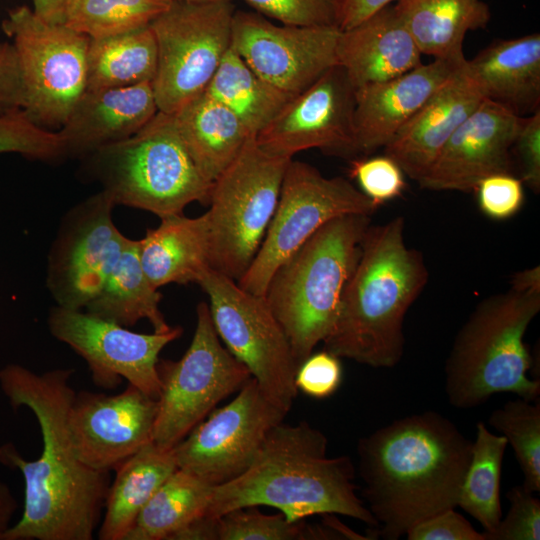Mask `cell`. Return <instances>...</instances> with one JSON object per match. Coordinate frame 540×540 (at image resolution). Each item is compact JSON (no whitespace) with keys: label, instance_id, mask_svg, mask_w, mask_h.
I'll list each match as a JSON object with an SVG mask.
<instances>
[{"label":"cell","instance_id":"1","mask_svg":"<svg viewBox=\"0 0 540 540\" xmlns=\"http://www.w3.org/2000/svg\"><path fill=\"white\" fill-rule=\"evenodd\" d=\"M72 368L35 373L18 364L0 369V387L13 408L35 415L43 448L26 460L12 443L0 447V462L24 479V509L2 540H91L110 486L108 471L82 463L73 448L67 416L75 391Z\"/></svg>","mask_w":540,"mask_h":540},{"label":"cell","instance_id":"2","mask_svg":"<svg viewBox=\"0 0 540 540\" xmlns=\"http://www.w3.org/2000/svg\"><path fill=\"white\" fill-rule=\"evenodd\" d=\"M472 442L435 411L396 419L359 439L362 497L378 525L373 536L396 540L456 508Z\"/></svg>","mask_w":540,"mask_h":540},{"label":"cell","instance_id":"3","mask_svg":"<svg viewBox=\"0 0 540 540\" xmlns=\"http://www.w3.org/2000/svg\"><path fill=\"white\" fill-rule=\"evenodd\" d=\"M327 450L324 433L305 421L276 425L246 471L213 487L203 515L262 505L278 509L290 521L340 514L375 530L377 522L357 494L351 458L328 457Z\"/></svg>","mask_w":540,"mask_h":540},{"label":"cell","instance_id":"4","mask_svg":"<svg viewBox=\"0 0 540 540\" xmlns=\"http://www.w3.org/2000/svg\"><path fill=\"white\" fill-rule=\"evenodd\" d=\"M404 228L402 216L367 228L324 350L373 368L401 361L405 315L428 281L424 257L406 245Z\"/></svg>","mask_w":540,"mask_h":540},{"label":"cell","instance_id":"5","mask_svg":"<svg viewBox=\"0 0 540 540\" xmlns=\"http://www.w3.org/2000/svg\"><path fill=\"white\" fill-rule=\"evenodd\" d=\"M370 217L347 214L328 221L277 268L267 285L264 298L297 367L334 329Z\"/></svg>","mask_w":540,"mask_h":540},{"label":"cell","instance_id":"6","mask_svg":"<svg viewBox=\"0 0 540 540\" xmlns=\"http://www.w3.org/2000/svg\"><path fill=\"white\" fill-rule=\"evenodd\" d=\"M539 311L540 292L513 288L478 303L446 360L445 393L453 407L475 408L498 393L539 399L540 380L527 376L532 359L524 343Z\"/></svg>","mask_w":540,"mask_h":540},{"label":"cell","instance_id":"7","mask_svg":"<svg viewBox=\"0 0 540 540\" xmlns=\"http://www.w3.org/2000/svg\"><path fill=\"white\" fill-rule=\"evenodd\" d=\"M88 172L113 203L160 219L183 214L192 202L209 204L212 184L200 172L173 114L158 111L136 134L86 156Z\"/></svg>","mask_w":540,"mask_h":540},{"label":"cell","instance_id":"8","mask_svg":"<svg viewBox=\"0 0 540 540\" xmlns=\"http://www.w3.org/2000/svg\"><path fill=\"white\" fill-rule=\"evenodd\" d=\"M292 158L276 156L248 140L213 182L209 209V266L239 281L250 266L275 212Z\"/></svg>","mask_w":540,"mask_h":540},{"label":"cell","instance_id":"9","mask_svg":"<svg viewBox=\"0 0 540 540\" xmlns=\"http://www.w3.org/2000/svg\"><path fill=\"white\" fill-rule=\"evenodd\" d=\"M196 313L195 332L184 355L177 361L159 359L157 365L160 391L153 442L164 449H173L252 377L221 344L208 304L199 303Z\"/></svg>","mask_w":540,"mask_h":540},{"label":"cell","instance_id":"10","mask_svg":"<svg viewBox=\"0 0 540 540\" xmlns=\"http://www.w3.org/2000/svg\"><path fill=\"white\" fill-rule=\"evenodd\" d=\"M2 29L17 53L24 112L45 129L61 128L86 90L90 37L45 22L27 6L10 10Z\"/></svg>","mask_w":540,"mask_h":540},{"label":"cell","instance_id":"11","mask_svg":"<svg viewBox=\"0 0 540 540\" xmlns=\"http://www.w3.org/2000/svg\"><path fill=\"white\" fill-rule=\"evenodd\" d=\"M377 209L349 180L325 177L314 166L292 158L265 237L238 285L264 296L277 268L320 227L341 215L372 216Z\"/></svg>","mask_w":540,"mask_h":540},{"label":"cell","instance_id":"12","mask_svg":"<svg viewBox=\"0 0 540 540\" xmlns=\"http://www.w3.org/2000/svg\"><path fill=\"white\" fill-rule=\"evenodd\" d=\"M197 284L209 297L214 328L229 352L256 380L264 395L282 410L297 396L298 369L290 342L264 296L208 268Z\"/></svg>","mask_w":540,"mask_h":540},{"label":"cell","instance_id":"13","mask_svg":"<svg viewBox=\"0 0 540 540\" xmlns=\"http://www.w3.org/2000/svg\"><path fill=\"white\" fill-rule=\"evenodd\" d=\"M232 2L173 1L150 27L157 45L152 82L158 110L173 114L205 91L231 46Z\"/></svg>","mask_w":540,"mask_h":540},{"label":"cell","instance_id":"14","mask_svg":"<svg viewBox=\"0 0 540 540\" xmlns=\"http://www.w3.org/2000/svg\"><path fill=\"white\" fill-rule=\"evenodd\" d=\"M286 415L250 377L231 402L214 409L173 448L177 467L213 486L229 482L248 469Z\"/></svg>","mask_w":540,"mask_h":540},{"label":"cell","instance_id":"15","mask_svg":"<svg viewBox=\"0 0 540 540\" xmlns=\"http://www.w3.org/2000/svg\"><path fill=\"white\" fill-rule=\"evenodd\" d=\"M115 204L103 190L62 219L48 256L46 285L57 306L82 310L97 295L130 238L115 226Z\"/></svg>","mask_w":540,"mask_h":540},{"label":"cell","instance_id":"16","mask_svg":"<svg viewBox=\"0 0 540 540\" xmlns=\"http://www.w3.org/2000/svg\"><path fill=\"white\" fill-rule=\"evenodd\" d=\"M47 323L54 338L86 361L96 386L114 389L126 379L156 399L160 391L159 354L182 334L181 327L163 333H138L86 311L59 306L50 310Z\"/></svg>","mask_w":540,"mask_h":540},{"label":"cell","instance_id":"17","mask_svg":"<svg viewBox=\"0 0 540 540\" xmlns=\"http://www.w3.org/2000/svg\"><path fill=\"white\" fill-rule=\"evenodd\" d=\"M337 26L276 24L257 12L235 11L231 47L262 79L295 96L337 65Z\"/></svg>","mask_w":540,"mask_h":540},{"label":"cell","instance_id":"18","mask_svg":"<svg viewBox=\"0 0 540 540\" xmlns=\"http://www.w3.org/2000/svg\"><path fill=\"white\" fill-rule=\"evenodd\" d=\"M355 88L335 65L293 96L255 137L264 151L281 157L319 149L339 157L358 155L354 135Z\"/></svg>","mask_w":540,"mask_h":540},{"label":"cell","instance_id":"19","mask_svg":"<svg viewBox=\"0 0 540 540\" xmlns=\"http://www.w3.org/2000/svg\"><path fill=\"white\" fill-rule=\"evenodd\" d=\"M157 399L128 384L116 395L75 393L67 422L74 451L86 466L116 469L153 441Z\"/></svg>","mask_w":540,"mask_h":540},{"label":"cell","instance_id":"20","mask_svg":"<svg viewBox=\"0 0 540 540\" xmlns=\"http://www.w3.org/2000/svg\"><path fill=\"white\" fill-rule=\"evenodd\" d=\"M519 116L485 98L445 143L421 188L434 191H474L494 174L512 173L511 151L521 126Z\"/></svg>","mask_w":540,"mask_h":540},{"label":"cell","instance_id":"21","mask_svg":"<svg viewBox=\"0 0 540 540\" xmlns=\"http://www.w3.org/2000/svg\"><path fill=\"white\" fill-rule=\"evenodd\" d=\"M485 98L466 60L398 130L384 147L385 155L419 182L452 134Z\"/></svg>","mask_w":540,"mask_h":540},{"label":"cell","instance_id":"22","mask_svg":"<svg viewBox=\"0 0 540 540\" xmlns=\"http://www.w3.org/2000/svg\"><path fill=\"white\" fill-rule=\"evenodd\" d=\"M466 61L434 59L396 78L355 89L358 154L385 147L426 100Z\"/></svg>","mask_w":540,"mask_h":540},{"label":"cell","instance_id":"23","mask_svg":"<svg viewBox=\"0 0 540 540\" xmlns=\"http://www.w3.org/2000/svg\"><path fill=\"white\" fill-rule=\"evenodd\" d=\"M152 83L85 90L58 132L65 156L81 157L125 140L158 112Z\"/></svg>","mask_w":540,"mask_h":540},{"label":"cell","instance_id":"24","mask_svg":"<svg viewBox=\"0 0 540 540\" xmlns=\"http://www.w3.org/2000/svg\"><path fill=\"white\" fill-rule=\"evenodd\" d=\"M421 56L391 4L340 30L336 46L337 64L355 89L403 75L422 64Z\"/></svg>","mask_w":540,"mask_h":540},{"label":"cell","instance_id":"25","mask_svg":"<svg viewBox=\"0 0 540 540\" xmlns=\"http://www.w3.org/2000/svg\"><path fill=\"white\" fill-rule=\"evenodd\" d=\"M467 63L486 98L519 116L540 109L539 33L495 41Z\"/></svg>","mask_w":540,"mask_h":540},{"label":"cell","instance_id":"26","mask_svg":"<svg viewBox=\"0 0 540 540\" xmlns=\"http://www.w3.org/2000/svg\"><path fill=\"white\" fill-rule=\"evenodd\" d=\"M139 257L156 289L170 283H197L210 268L207 213L195 218L183 214L161 218L139 240Z\"/></svg>","mask_w":540,"mask_h":540},{"label":"cell","instance_id":"27","mask_svg":"<svg viewBox=\"0 0 540 540\" xmlns=\"http://www.w3.org/2000/svg\"><path fill=\"white\" fill-rule=\"evenodd\" d=\"M186 149L211 183L253 138L239 119L205 91L173 113Z\"/></svg>","mask_w":540,"mask_h":540},{"label":"cell","instance_id":"28","mask_svg":"<svg viewBox=\"0 0 540 540\" xmlns=\"http://www.w3.org/2000/svg\"><path fill=\"white\" fill-rule=\"evenodd\" d=\"M177 469L173 449L153 441L123 461L109 486L98 538L125 540L142 509Z\"/></svg>","mask_w":540,"mask_h":540},{"label":"cell","instance_id":"29","mask_svg":"<svg viewBox=\"0 0 540 540\" xmlns=\"http://www.w3.org/2000/svg\"><path fill=\"white\" fill-rule=\"evenodd\" d=\"M394 9L420 52L434 59L465 58L466 34L485 28L491 17L481 0H398Z\"/></svg>","mask_w":540,"mask_h":540},{"label":"cell","instance_id":"30","mask_svg":"<svg viewBox=\"0 0 540 540\" xmlns=\"http://www.w3.org/2000/svg\"><path fill=\"white\" fill-rule=\"evenodd\" d=\"M161 298L142 267L139 240L130 239L104 285L85 309L92 315L125 327L145 319L154 332L163 333L173 327L160 310Z\"/></svg>","mask_w":540,"mask_h":540},{"label":"cell","instance_id":"31","mask_svg":"<svg viewBox=\"0 0 540 540\" xmlns=\"http://www.w3.org/2000/svg\"><path fill=\"white\" fill-rule=\"evenodd\" d=\"M157 45L150 25L100 38H90L86 90L152 83Z\"/></svg>","mask_w":540,"mask_h":540},{"label":"cell","instance_id":"32","mask_svg":"<svg viewBox=\"0 0 540 540\" xmlns=\"http://www.w3.org/2000/svg\"><path fill=\"white\" fill-rule=\"evenodd\" d=\"M205 92L227 107L254 137L293 97L258 76L231 46Z\"/></svg>","mask_w":540,"mask_h":540},{"label":"cell","instance_id":"33","mask_svg":"<svg viewBox=\"0 0 540 540\" xmlns=\"http://www.w3.org/2000/svg\"><path fill=\"white\" fill-rule=\"evenodd\" d=\"M213 487L200 477L177 469L142 509L125 540H172L205 513Z\"/></svg>","mask_w":540,"mask_h":540},{"label":"cell","instance_id":"34","mask_svg":"<svg viewBox=\"0 0 540 540\" xmlns=\"http://www.w3.org/2000/svg\"><path fill=\"white\" fill-rule=\"evenodd\" d=\"M507 445L503 435L489 431L483 421L477 422L457 507L478 521L484 533L494 531L502 518L500 478Z\"/></svg>","mask_w":540,"mask_h":540},{"label":"cell","instance_id":"35","mask_svg":"<svg viewBox=\"0 0 540 540\" xmlns=\"http://www.w3.org/2000/svg\"><path fill=\"white\" fill-rule=\"evenodd\" d=\"M173 0H67L63 24L100 38L124 33L150 23Z\"/></svg>","mask_w":540,"mask_h":540},{"label":"cell","instance_id":"36","mask_svg":"<svg viewBox=\"0 0 540 540\" xmlns=\"http://www.w3.org/2000/svg\"><path fill=\"white\" fill-rule=\"evenodd\" d=\"M488 424L501 433L514 450L523 472L522 485L540 491V401L518 398L506 402L489 416Z\"/></svg>","mask_w":540,"mask_h":540},{"label":"cell","instance_id":"37","mask_svg":"<svg viewBox=\"0 0 540 540\" xmlns=\"http://www.w3.org/2000/svg\"><path fill=\"white\" fill-rule=\"evenodd\" d=\"M214 517V540L333 538V531L327 523L324 526H312L304 520L290 521L281 512L264 514L257 506L236 508Z\"/></svg>","mask_w":540,"mask_h":540},{"label":"cell","instance_id":"38","mask_svg":"<svg viewBox=\"0 0 540 540\" xmlns=\"http://www.w3.org/2000/svg\"><path fill=\"white\" fill-rule=\"evenodd\" d=\"M1 153H18L42 161L65 157L58 132L37 125L22 109L0 116Z\"/></svg>","mask_w":540,"mask_h":540},{"label":"cell","instance_id":"39","mask_svg":"<svg viewBox=\"0 0 540 540\" xmlns=\"http://www.w3.org/2000/svg\"><path fill=\"white\" fill-rule=\"evenodd\" d=\"M349 174L376 206L402 195L406 183L404 172L389 156H377L351 161Z\"/></svg>","mask_w":540,"mask_h":540},{"label":"cell","instance_id":"40","mask_svg":"<svg viewBox=\"0 0 540 540\" xmlns=\"http://www.w3.org/2000/svg\"><path fill=\"white\" fill-rule=\"evenodd\" d=\"M244 1L255 9V12L281 24L338 27L339 0Z\"/></svg>","mask_w":540,"mask_h":540},{"label":"cell","instance_id":"41","mask_svg":"<svg viewBox=\"0 0 540 540\" xmlns=\"http://www.w3.org/2000/svg\"><path fill=\"white\" fill-rule=\"evenodd\" d=\"M522 484L506 494L509 509L496 529L484 533L485 540H539L540 500Z\"/></svg>","mask_w":540,"mask_h":540},{"label":"cell","instance_id":"42","mask_svg":"<svg viewBox=\"0 0 540 540\" xmlns=\"http://www.w3.org/2000/svg\"><path fill=\"white\" fill-rule=\"evenodd\" d=\"M482 213L493 220L514 216L524 202L523 182L512 173H499L482 179L474 190Z\"/></svg>","mask_w":540,"mask_h":540},{"label":"cell","instance_id":"43","mask_svg":"<svg viewBox=\"0 0 540 540\" xmlns=\"http://www.w3.org/2000/svg\"><path fill=\"white\" fill-rule=\"evenodd\" d=\"M342 376L340 358L323 349L301 363L296 371L295 385L297 390L312 398L325 399L338 390Z\"/></svg>","mask_w":540,"mask_h":540},{"label":"cell","instance_id":"44","mask_svg":"<svg viewBox=\"0 0 540 540\" xmlns=\"http://www.w3.org/2000/svg\"><path fill=\"white\" fill-rule=\"evenodd\" d=\"M512 148L520 164V179L534 193L540 190V109L523 117Z\"/></svg>","mask_w":540,"mask_h":540},{"label":"cell","instance_id":"45","mask_svg":"<svg viewBox=\"0 0 540 540\" xmlns=\"http://www.w3.org/2000/svg\"><path fill=\"white\" fill-rule=\"evenodd\" d=\"M405 535L408 540H485L455 508L417 523Z\"/></svg>","mask_w":540,"mask_h":540},{"label":"cell","instance_id":"46","mask_svg":"<svg viewBox=\"0 0 540 540\" xmlns=\"http://www.w3.org/2000/svg\"><path fill=\"white\" fill-rule=\"evenodd\" d=\"M25 91L15 47L0 42V116L23 110Z\"/></svg>","mask_w":540,"mask_h":540},{"label":"cell","instance_id":"47","mask_svg":"<svg viewBox=\"0 0 540 540\" xmlns=\"http://www.w3.org/2000/svg\"><path fill=\"white\" fill-rule=\"evenodd\" d=\"M394 0H339L338 27L347 30Z\"/></svg>","mask_w":540,"mask_h":540},{"label":"cell","instance_id":"48","mask_svg":"<svg viewBox=\"0 0 540 540\" xmlns=\"http://www.w3.org/2000/svg\"><path fill=\"white\" fill-rule=\"evenodd\" d=\"M33 12L43 21L52 24L64 22L67 0H32Z\"/></svg>","mask_w":540,"mask_h":540},{"label":"cell","instance_id":"49","mask_svg":"<svg viewBox=\"0 0 540 540\" xmlns=\"http://www.w3.org/2000/svg\"><path fill=\"white\" fill-rule=\"evenodd\" d=\"M17 508V503L9 487L0 482V540L7 529Z\"/></svg>","mask_w":540,"mask_h":540},{"label":"cell","instance_id":"50","mask_svg":"<svg viewBox=\"0 0 540 540\" xmlns=\"http://www.w3.org/2000/svg\"><path fill=\"white\" fill-rule=\"evenodd\" d=\"M510 288L519 291L540 292L539 266L516 272L511 279Z\"/></svg>","mask_w":540,"mask_h":540},{"label":"cell","instance_id":"51","mask_svg":"<svg viewBox=\"0 0 540 540\" xmlns=\"http://www.w3.org/2000/svg\"><path fill=\"white\" fill-rule=\"evenodd\" d=\"M173 1H185V2H220V1H229V2H232V0H173Z\"/></svg>","mask_w":540,"mask_h":540}]
</instances>
